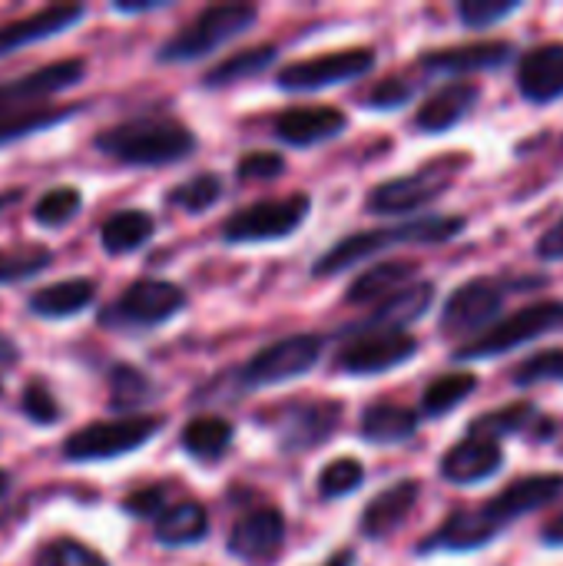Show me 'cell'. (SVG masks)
<instances>
[{
	"mask_svg": "<svg viewBox=\"0 0 563 566\" xmlns=\"http://www.w3.org/2000/svg\"><path fill=\"white\" fill-rule=\"evenodd\" d=\"M96 153L123 166H173L196 153V133L169 113H143L93 136Z\"/></svg>",
	"mask_w": 563,
	"mask_h": 566,
	"instance_id": "6da1fadb",
	"label": "cell"
},
{
	"mask_svg": "<svg viewBox=\"0 0 563 566\" xmlns=\"http://www.w3.org/2000/svg\"><path fill=\"white\" fill-rule=\"evenodd\" d=\"M478 96H481V86L478 83H471V80H451V83H445L438 93H431L418 106L415 126L421 133H431V136L435 133H445V129L458 126L471 113V106L478 103Z\"/></svg>",
	"mask_w": 563,
	"mask_h": 566,
	"instance_id": "cb8c5ba5",
	"label": "cell"
},
{
	"mask_svg": "<svg viewBox=\"0 0 563 566\" xmlns=\"http://www.w3.org/2000/svg\"><path fill=\"white\" fill-rule=\"evenodd\" d=\"M475 388H478V378L475 375H468V371H448V375H441V378H435L428 385V391L421 398V411L428 418H445L455 408H461L475 395Z\"/></svg>",
	"mask_w": 563,
	"mask_h": 566,
	"instance_id": "836d02e7",
	"label": "cell"
},
{
	"mask_svg": "<svg viewBox=\"0 0 563 566\" xmlns=\"http://www.w3.org/2000/svg\"><path fill=\"white\" fill-rule=\"evenodd\" d=\"M465 226H468V222H465L461 216H421V219H408V222H398V226L355 232V235L338 239V242L312 265V275H315V279L342 275V272H348L352 265H362L365 259H372V255H378V252H385V249H395V245H411V242L441 245V242H451L455 235H461Z\"/></svg>",
	"mask_w": 563,
	"mask_h": 566,
	"instance_id": "7a4b0ae2",
	"label": "cell"
},
{
	"mask_svg": "<svg viewBox=\"0 0 563 566\" xmlns=\"http://www.w3.org/2000/svg\"><path fill=\"white\" fill-rule=\"evenodd\" d=\"M561 497L563 474H531V478L514 481L498 497H491L484 504V514L498 527H504V524H514V521H521V517H528V514H534V511H541V507H548V504H554Z\"/></svg>",
	"mask_w": 563,
	"mask_h": 566,
	"instance_id": "2e32d148",
	"label": "cell"
},
{
	"mask_svg": "<svg viewBox=\"0 0 563 566\" xmlns=\"http://www.w3.org/2000/svg\"><path fill=\"white\" fill-rule=\"evenodd\" d=\"M86 76V60L70 56V60H53L46 66H37L23 76H13L7 83H0V119L13 116V113H27L37 109V103L46 106L50 96L76 86Z\"/></svg>",
	"mask_w": 563,
	"mask_h": 566,
	"instance_id": "7c38bea8",
	"label": "cell"
},
{
	"mask_svg": "<svg viewBox=\"0 0 563 566\" xmlns=\"http://www.w3.org/2000/svg\"><path fill=\"white\" fill-rule=\"evenodd\" d=\"M511 381L518 388H531V385H541V381H563V348H544L531 358H524Z\"/></svg>",
	"mask_w": 563,
	"mask_h": 566,
	"instance_id": "60d3db41",
	"label": "cell"
},
{
	"mask_svg": "<svg viewBox=\"0 0 563 566\" xmlns=\"http://www.w3.org/2000/svg\"><path fill=\"white\" fill-rule=\"evenodd\" d=\"M504 295H508V282L501 279H471L461 289H455V295L445 302L441 312V335H481L494 325L498 312L504 308Z\"/></svg>",
	"mask_w": 563,
	"mask_h": 566,
	"instance_id": "8fae6325",
	"label": "cell"
},
{
	"mask_svg": "<svg viewBox=\"0 0 563 566\" xmlns=\"http://www.w3.org/2000/svg\"><path fill=\"white\" fill-rule=\"evenodd\" d=\"M348 126V116L338 106H289L272 119V129L289 146H319L335 139Z\"/></svg>",
	"mask_w": 563,
	"mask_h": 566,
	"instance_id": "d6986e66",
	"label": "cell"
},
{
	"mask_svg": "<svg viewBox=\"0 0 563 566\" xmlns=\"http://www.w3.org/2000/svg\"><path fill=\"white\" fill-rule=\"evenodd\" d=\"M83 209V192L76 186H53L33 206V222L43 229H63Z\"/></svg>",
	"mask_w": 563,
	"mask_h": 566,
	"instance_id": "74e56055",
	"label": "cell"
},
{
	"mask_svg": "<svg viewBox=\"0 0 563 566\" xmlns=\"http://www.w3.org/2000/svg\"><path fill=\"white\" fill-rule=\"evenodd\" d=\"M106 385H110V408L119 411V415H129L136 408H143L146 401L156 398V385L146 371H139L136 365H113L110 375H106Z\"/></svg>",
	"mask_w": 563,
	"mask_h": 566,
	"instance_id": "d6a6232c",
	"label": "cell"
},
{
	"mask_svg": "<svg viewBox=\"0 0 563 566\" xmlns=\"http://www.w3.org/2000/svg\"><path fill=\"white\" fill-rule=\"evenodd\" d=\"M186 308V292L176 282L163 279H136L116 302L100 312L106 328H156L166 325L176 312Z\"/></svg>",
	"mask_w": 563,
	"mask_h": 566,
	"instance_id": "ba28073f",
	"label": "cell"
},
{
	"mask_svg": "<svg viewBox=\"0 0 563 566\" xmlns=\"http://www.w3.org/2000/svg\"><path fill=\"white\" fill-rule=\"evenodd\" d=\"M471 156L468 153H445L435 156L431 163L418 166L408 176L398 179H385L378 182L368 196H365V209L375 216H402V212H418L425 206H431L435 199H441L455 179L468 169Z\"/></svg>",
	"mask_w": 563,
	"mask_h": 566,
	"instance_id": "3957f363",
	"label": "cell"
},
{
	"mask_svg": "<svg viewBox=\"0 0 563 566\" xmlns=\"http://www.w3.org/2000/svg\"><path fill=\"white\" fill-rule=\"evenodd\" d=\"M563 332V302H534L501 322H494L488 332L468 338L465 345L455 348L458 361H481V358H498L518 345H528L534 338Z\"/></svg>",
	"mask_w": 563,
	"mask_h": 566,
	"instance_id": "8992f818",
	"label": "cell"
},
{
	"mask_svg": "<svg viewBox=\"0 0 563 566\" xmlns=\"http://www.w3.org/2000/svg\"><path fill=\"white\" fill-rule=\"evenodd\" d=\"M20 199H23V189H3V192H0V212H3L7 206L20 202Z\"/></svg>",
	"mask_w": 563,
	"mask_h": 566,
	"instance_id": "f5cc1de1",
	"label": "cell"
},
{
	"mask_svg": "<svg viewBox=\"0 0 563 566\" xmlns=\"http://www.w3.org/2000/svg\"><path fill=\"white\" fill-rule=\"evenodd\" d=\"M514 46L508 40H478L445 50H428L421 56V66L431 73H478V70H498L511 60Z\"/></svg>",
	"mask_w": 563,
	"mask_h": 566,
	"instance_id": "603a6c76",
	"label": "cell"
},
{
	"mask_svg": "<svg viewBox=\"0 0 563 566\" xmlns=\"http://www.w3.org/2000/svg\"><path fill=\"white\" fill-rule=\"evenodd\" d=\"M538 255L544 259V262H561L563 259V219L561 222H554L544 235H541V242H538Z\"/></svg>",
	"mask_w": 563,
	"mask_h": 566,
	"instance_id": "c3c4849f",
	"label": "cell"
},
{
	"mask_svg": "<svg viewBox=\"0 0 563 566\" xmlns=\"http://www.w3.org/2000/svg\"><path fill=\"white\" fill-rule=\"evenodd\" d=\"M156 232V219L143 209H119L100 226V245L106 255H129L143 249Z\"/></svg>",
	"mask_w": 563,
	"mask_h": 566,
	"instance_id": "83f0119b",
	"label": "cell"
},
{
	"mask_svg": "<svg viewBox=\"0 0 563 566\" xmlns=\"http://www.w3.org/2000/svg\"><path fill=\"white\" fill-rule=\"evenodd\" d=\"M312 209V199L305 192H292L282 199H262L239 212H232L222 222V242L242 245V242H275L292 235Z\"/></svg>",
	"mask_w": 563,
	"mask_h": 566,
	"instance_id": "52a82bcc",
	"label": "cell"
},
{
	"mask_svg": "<svg viewBox=\"0 0 563 566\" xmlns=\"http://www.w3.org/2000/svg\"><path fill=\"white\" fill-rule=\"evenodd\" d=\"M322 352H325L322 335H312V332L309 335H289V338L272 342L262 352H256L239 368V385L242 388H272V385L295 381L319 365Z\"/></svg>",
	"mask_w": 563,
	"mask_h": 566,
	"instance_id": "9c48e42d",
	"label": "cell"
},
{
	"mask_svg": "<svg viewBox=\"0 0 563 566\" xmlns=\"http://www.w3.org/2000/svg\"><path fill=\"white\" fill-rule=\"evenodd\" d=\"M123 511L129 517H139V521H159L166 514V488L163 484H153V488H139L133 491L129 497H123Z\"/></svg>",
	"mask_w": 563,
	"mask_h": 566,
	"instance_id": "bcb514c9",
	"label": "cell"
},
{
	"mask_svg": "<svg viewBox=\"0 0 563 566\" xmlns=\"http://www.w3.org/2000/svg\"><path fill=\"white\" fill-rule=\"evenodd\" d=\"M285 544V517L275 507H256L229 531V554L242 564H269Z\"/></svg>",
	"mask_w": 563,
	"mask_h": 566,
	"instance_id": "5bb4252c",
	"label": "cell"
},
{
	"mask_svg": "<svg viewBox=\"0 0 563 566\" xmlns=\"http://www.w3.org/2000/svg\"><path fill=\"white\" fill-rule=\"evenodd\" d=\"M236 438V428L226 421V418H216V415H206V418H192L183 434H179V444L189 458L196 461H216L229 451Z\"/></svg>",
	"mask_w": 563,
	"mask_h": 566,
	"instance_id": "4dcf8cb0",
	"label": "cell"
},
{
	"mask_svg": "<svg viewBox=\"0 0 563 566\" xmlns=\"http://www.w3.org/2000/svg\"><path fill=\"white\" fill-rule=\"evenodd\" d=\"M501 534V527L484 514V507L478 511H455L431 537H425L418 544V557L428 554H468V551H481L488 547L494 537Z\"/></svg>",
	"mask_w": 563,
	"mask_h": 566,
	"instance_id": "ac0fdd59",
	"label": "cell"
},
{
	"mask_svg": "<svg viewBox=\"0 0 563 566\" xmlns=\"http://www.w3.org/2000/svg\"><path fill=\"white\" fill-rule=\"evenodd\" d=\"M435 302V285L431 282H418L392 298H385L382 305L372 308V315H365L362 322H352L342 328V335L348 338H362V335H382V332H408V325H415Z\"/></svg>",
	"mask_w": 563,
	"mask_h": 566,
	"instance_id": "9a60e30c",
	"label": "cell"
},
{
	"mask_svg": "<svg viewBox=\"0 0 563 566\" xmlns=\"http://www.w3.org/2000/svg\"><path fill=\"white\" fill-rule=\"evenodd\" d=\"M219 199H222V179L216 172H199V176H192V179H186L166 192V202L189 212V216L212 209Z\"/></svg>",
	"mask_w": 563,
	"mask_h": 566,
	"instance_id": "8d00e7d4",
	"label": "cell"
},
{
	"mask_svg": "<svg viewBox=\"0 0 563 566\" xmlns=\"http://www.w3.org/2000/svg\"><path fill=\"white\" fill-rule=\"evenodd\" d=\"M93 298H96L93 279H63V282L30 292L27 308L37 318H70V315L86 312L93 305Z\"/></svg>",
	"mask_w": 563,
	"mask_h": 566,
	"instance_id": "4316f807",
	"label": "cell"
},
{
	"mask_svg": "<svg viewBox=\"0 0 563 566\" xmlns=\"http://www.w3.org/2000/svg\"><path fill=\"white\" fill-rule=\"evenodd\" d=\"M285 172V159L279 153H265V149H256V153H246L236 166V176L242 182H256V179H279Z\"/></svg>",
	"mask_w": 563,
	"mask_h": 566,
	"instance_id": "f6af8a7d",
	"label": "cell"
},
{
	"mask_svg": "<svg viewBox=\"0 0 563 566\" xmlns=\"http://www.w3.org/2000/svg\"><path fill=\"white\" fill-rule=\"evenodd\" d=\"M20 411H23L27 421L43 424V428H50V424H56L63 418V408L56 405V398L50 395V388L43 381H30L20 391Z\"/></svg>",
	"mask_w": 563,
	"mask_h": 566,
	"instance_id": "7bdbcfd3",
	"label": "cell"
},
{
	"mask_svg": "<svg viewBox=\"0 0 563 566\" xmlns=\"http://www.w3.org/2000/svg\"><path fill=\"white\" fill-rule=\"evenodd\" d=\"M415 96V83L402 80V76H388L382 80L372 93H368V106L372 109H398Z\"/></svg>",
	"mask_w": 563,
	"mask_h": 566,
	"instance_id": "7dc6e473",
	"label": "cell"
},
{
	"mask_svg": "<svg viewBox=\"0 0 563 566\" xmlns=\"http://www.w3.org/2000/svg\"><path fill=\"white\" fill-rule=\"evenodd\" d=\"M541 541H544L548 547H563V511L554 517V521H548V524H544Z\"/></svg>",
	"mask_w": 563,
	"mask_h": 566,
	"instance_id": "681fc988",
	"label": "cell"
},
{
	"mask_svg": "<svg viewBox=\"0 0 563 566\" xmlns=\"http://www.w3.org/2000/svg\"><path fill=\"white\" fill-rule=\"evenodd\" d=\"M534 421H538V408L528 405V401H518V405H508V408H498V411H488V415L475 418L471 428H468V434L471 438L498 441V438L521 434V431L534 428Z\"/></svg>",
	"mask_w": 563,
	"mask_h": 566,
	"instance_id": "e575fe53",
	"label": "cell"
},
{
	"mask_svg": "<svg viewBox=\"0 0 563 566\" xmlns=\"http://www.w3.org/2000/svg\"><path fill=\"white\" fill-rule=\"evenodd\" d=\"M518 90L528 103L544 106L563 96V43H544L521 56Z\"/></svg>",
	"mask_w": 563,
	"mask_h": 566,
	"instance_id": "44dd1931",
	"label": "cell"
},
{
	"mask_svg": "<svg viewBox=\"0 0 563 566\" xmlns=\"http://www.w3.org/2000/svg\"><path fill=\"white\" fill-rule=\"evenodd\" d=\"M156 7H163V0H146V3H126V0H119V3H113L116 13H149Z\"/></svg>",
	"mask_w": 563,
	"mask_h": 566,
	"instance_id": "f907efd6",
	"label": "cell"
},
{
	"mask_svg": "<svg viewBox=\"0 0 563 566\" xmlns=\"http://www.w3.org/2000/svg\"><path fill=\"white\" fill-rule=\"evenodd\" d=\"M53 262V252L46 245H17L0 249V285H17L33 275H40Z\"/></svg>",
	"mask_w": 563,
	"mask_h": 566,
	"instance_id": "f35d334b",
	"label": "cell"
},
{
	"mask_svg": "<svg viewBox=\"0 0 563 566\" xmlns=\"http://www.w3.org/2000/svg\"><path fill=\"white\" fill-rule=\"evenodd\" d=\"M418 494H421V484H418V481H398V484H392L388 491H382V494L362 511V521H358L362 534H365L368 541H385V537H392V534L411 517V511H415V504H418Z\"/></svg>",
	"mask_w": 563,
	"mask_h": 566,
	"instance_id": "d4e9b609",
	"label": "cell"
},
{
	"mask_svg": "<svg viewBox=\"0 0 563 566\" xmlns=\"http://www.w3.org/2000/svg\"><path fill=\"white\" fill-rule=\"evenodd\" d=\"M504 468V451L498 441H488V438H465L458 444H451L441 458V478L448 484H481V481H491L498 471Z\"/></svg>",
	"mask_w": 563,
	"mask_h": 566,
	"instance_id": "ffe728a7",
	"label": "cell"
},
{
	"mask_svg": "<svg viewBox=\"0 0 563 566\" xmlns=\"http://www.w3.org/2000/svg\"><path fill=\"white\" fill-rule=\"evenodd\" d=\"M325 566H355V554L352 551H338Z\"/></svg>",
	"mask_w": 563,
	"mask_h": 566,
	"instance_id": "db71d44e",
	"label": "cell"
},
{
	"mask_svg": "<svg viewBox=\"0 0 563 566\" xmlns=\"http://www.w3.org/2000/svg\"><path fill=\"white\" fill-rule=\"evenodd\" d=\"M418 355V338L411 332H382V335H362L352 338L338 358L335 371L342 375H382L398 365H408Z\"/></svg>",
	"mask_w": 563,
	"mask_h": 566,
	"instance_id": "4fadbf2b",
	"label": "cell"
},
{
	"mask_svg": "<svg viewBox=\"0 0 563 566\" xmlns=\"http://www.w3.org/2000/svg\"><path fill=\"white\" fill-rule=\"evenodd\" d=\"M0 395H3V381H0Z\"/></svg>",
	"mask_w": 563,
	"mask_h": 566,
	"instance_id": "9f6ffc18",
	"label": "cell"
},
{
	"mask_svg": "<svg viewBox=\"0 0 563 566\" xmlns=\"http://www.w3.org/2000/svg\"><path fill=\"white\" fill-rule=\"evenodd\" d=\"M83 17H86L83 3H50V7L33 10V13H27L20 20H10V23L0 27V56L17 53V50H23L30 43L60 36L70 27H76Z\"/></svg>",
	"mask_w": 563,
	"mask_h": 566,
	"instance_id": "e0dca14e",
	"label": "cell"
},
{
	"mask_svg": "<svg viewBox=\"0 0 563 566\" xmlns=\"http://www.w3.org/2000/svg\"><path fill=\"white\" fill-rule=\"evenodd\" d=\"M418 424H421L418 411H411L405 405L385 401V405L365 408V415H362V438L372 441V444H402V441H408L418 431Z\"/></svg>",
	"mask_w": 563,
	"mask_h": 566,
	"instance_id": "f1b7e54d",
	"label": "cell"
},
{
	"mask_svg": "<svg viewBox=\"0 0 563 566\" xmlns=\"http://www.w3.org/2000/svg\"><path fill=\"white\" fill-rule=\"evenodd\" d=\"M365 484V468L355 458H338L319 474V494L325 501H342Z\"/></svg>",
	"mask_w": 563,
	"mask_h": 566,
	"instance_id": "ab89813d",
	"label": "cell"
},
{
	"mask_svg": "<svg viewBox=\"0 0 563 566\" xmlns=\"http://www.w3.org/2000/svg\"><path fill=\"white\" fill-rule=\"evenodd\" d=\"M17 358H20V352L13 348V342L0 335V361H7V365H10V361H17Z\"/></svg>",
	"mask_w": 563,
	"mask_h": 566,
	"instance_id": "816d5d0a",
	"label": "cell"
},
{
	"mask_svg": "<svg viewBox=\"0 0 563 566\" xmlns=\"http://www.w3.org/2000/svg\"><path fill=\"white\" fill-rule=\"evenodd\" d=\"M372 66H375V50L352 46V50H335V53H322L312 60L289 63L279 70L275 83H279V90H289V93H312V90H325V86L358 80Z\"/></svg>",
	"mask_w": 563,
	"mask_h": 566,
	"instance_id": "30bf717a",
	"label": "cell"
},
{
	"mask_svg": "<svg viewBox=\"0 0 563 566\" xmlns=\"http://www.w3.org/2000/svg\"><path fill=\"white\" fill-rule=\"evenodd\" d=\"M40 566H110L106 557L73 537H56L40 551Z\"/></svg>",
	"mask_w": 563,
	"mask_h": 566,
	"instance_id": "b9f144b4",
	"label": "cell"
},
{
	"mask_svg": "<svg viewBox=\"0 0 563 566\" xmlns=\"http://www.w3.org/2000/svg\"><path fill=\"white\" fill-rule=\"evenodd\" d=\"M159 415H136L119 421H93L80 431H73L63 441V458L70 464H93V461H113L139 451L163 431Z\"/></svg>",
	"mask_w": 563,
	"mask_h": 566,
	"instance_id": "5b68a950",
	"label": "cell"
},
{
	"mask_svg": "<svg viewBox=\"0 0 563 566\" xmlns=\"http://www.w3.org/2000/svg\"><path fill=\"white\" fill-rule=\"evenodd\" d=\"M259 17V7L252 3H212L206 10H199L179 33H173L159 50L156 60L159 63H189L199 56L216 53L219 46L232 43L236 36H242Z\"/></svg>",
	"mask_w": 563,
	"mask_h": 566,
	"instance_id": "277c9868",
	"label": "cell"
},
{
	"mask_svg": "<svg viewBox=\"0 0 563 566\" xmlns=\"http://www.w3.org/2000/svg\"><path fill=\"white\" fill-rule=\"evenodd\" d=\"M418 279V262L415 259H392L365 269L345 292L348 305H382L385 298L411 289Z\"/></svg>",
	"mask_w": 563,
	"mask_h": 566,
	"instance_id": "484cf974",
	"label": "cell"
},
{
	"mask_svg": "<svg viewBox=\"0 0 563 566\" xmlns=\"http://www.w3.org/2000/svg\"><path fill=\"white\" fill-rule=\"evenodd\" d=\"M7 491H10V474H7V471L0 468V501L7 497Z\"/></svg>",
	"mask_w": 563,
	"mask_h": 566,
	"instance_id": "11a10c76",
	"label": "cell"
},
{
	"mask_svg": "<svg viewBox=\"0 0 563 566\" xmlns=\"http://www.w3.org/2000/svg\"><path fill=\"white\" fill-rule=\"evenodd\" d=\"M206 534H209V514L196 501L173 504L156 521V541L163 547H192V544L206 541Z\"/></svg>",
	"mask_w": 563,
	"mask_h": 566,
	"instance_id": "f546056e",
	"label": "cell"
},
{
	"mask_svg": "<svg viewBox=\"0 0 563 566\" xmlns=\"http://www.w3.org/2000/svg\"><path fill=\"white\" fill-rule=\"evenodd\" d=\"M279 50L272 43H259V46H249V50H239L226 60H219L206 76H202V86L216 90V86H229V83H239V80H252L259 73H265L272 63H275Z\"/></svg>",
	"mask_w": 563,
	"mask_h": 566,
	"instance_id": "1f68e13d",
	"label": "cell"
},
{
	"mask_svg": "<svg viewBox=\"0 0 563 566\" xmlns=\"http://www.w3.org/2000/svg\"><path fill=\"white\" fill-rule=\"evenodd\" d=\"M83 106H37V109H27V113H13V116H3L0 119V146L7 143H17V139H27L40 129H50V126H60L66 123L70 116H76Z\"/></svg>",
	"mask_w": 563,
	"mask_h": 566,
	"instance_id": "d590c367",
	"label": "cell"
},
{
	"mask_svg": "<svg viewBox=\"0 0 563 566\" xmlns=\"http://www.w3.org/2000/svg\"><path fill=\"white\" fill-rule=\"evenodd\" d=\"M521 10V0H461L458 3V17L465 27H494L498 20H508L511 13Z\"/></svg>",
	"mask_w": 563,
	"mask_h": 566,
	"instance_id": "ee69618b",
	"label": "cell"
},
{
	"mask_svg": "<svg viewBox=\"0 0 563 566\" xmlns=\"http://www.w3.org/2000/svg\"><path fill=\"white\" fill-rule=\"evenodd\" d=\"M342 424V405L338 401H312L302 405L289 415V421L279 431V448L285 454H302L319 448L322 441H329L335 434V428Z\"/></svg>",
	"mask_w": 563,
	"mask_h": 566,
	"instance_id": "7402d4cb",
	"label": "cell"
}]
</instances>
